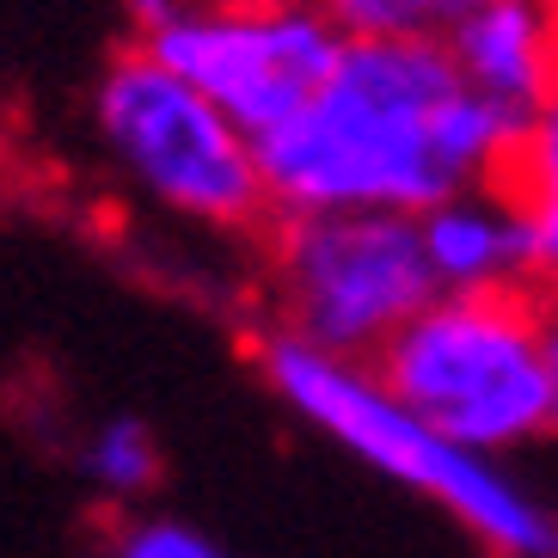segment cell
<instances>
[{
    "label": "cell",
    "mask_w": 558,
    "mask_h": 558,
    "mask_svg": "<svg viewBox=\"0 0 558 558\" xmlns=\"http://www.w3.org/2000/svg\"><path fill=\"white\" fill-rule=\"evenodd\" d=\"M509 142L515 117L460 74L442 32L350 37L326 86L289 123L258 135V166L277 215H424L448 191L497 179Z\"/></svg>",
    "instance_id": "6da1fadb"
},
{
    "label": "cell",
    "mask_w": 558,
    "mask_h": 558,
    "mask_svg": "<svg viewBox=\"0 0 558 558\" xmlns=\"http://www.w3.org/2000/svg\"><path fill=\"white\" fill-rule=\"evenodd\" d=\"M258 368L270 380V393L295 411L301 424L331 436L344 454L368 460L393 485L429 497L485 553H504V558H553L558 553L553 509L541 497H527L497 466V454H478V448L442 436L429 417H417L380 380L375 362L313 350V344H301L295 331H270L258 344Z\"/></svg>",
    "instance_id": "7a4b0ae2"
},
{
    "label": "cell",
    "mask_w": 558,
    "mask_h": 558,
    "mask_svg": "<svg viewBox=\"0 0 558 558\" xmlns=\"http://www.w3.org/2000/svg\"><path fill=\"white\" fill-rule=\"evenodd\" d=\"M380 380L417 417L478 448L515 454L558 436L553 319L541 289H436L375 350Z\"/></svg>",
    "instance_id": "3957f363"
},
{
    "label": "cell",
    "mask_w": 558,
    "mask_h": 558,
    "mask_svg": "<svg viewBox=\"0 0 558 558\" xmlns=\"http://www.w3.org/2000/svg\"><path fill=\"white\" fill-rule=\"evenodd\" d=\"M93 135L148 203L203 228L270 221L258 142L221 105L166 68L148 44L123 50L93 86Z\"/></svg>",
    "instance_id": "277c9868"
},
{
    "label": "cell",
    "mask_w": 558,
    "mask_h": 558,
    "mask_svg": "<svg viewBox=\"0 0 558 558\" xmlns=\"http://www.w3.org/2000/svg\"><path fill=\"white\" fill-rule=\"evenodd\" d=\"M436 295L417 215L399 209H301L270 233V307L277 331L331 356H362Z\"/></svg>",
    "instance_id": "5b68a950"
},
{
    "label": "cell",
    "mask_w": 558,
    "mask_h": 558,
    "mask_svg": "<svg viewBox=\"0 0 558 558\" xmlns=\"http://www.w3.org/2000/svg\"><path fill=\"white\" fill-rule=\"evenodd\" d=\"M258 142L326 86L350 37L319 0H215L142 37Z\"/></svg>",
    "instance_id": "8992f818"
},
{
    "label": "cell",
    "mask_w": 558,
    "mask_h": 558,
    "mask_svg": "<svg viewBox=\"0 0 558 558\" xmlns=\"http://www.w3.org/2000/svg\"><path fill=\"white\" fill-rule=\"evenodd\" d=\"M460 74L522 123L558 86V0H478L442 32Z\"/></svg>",
    "instance_id": "52a82bcc"
},
{
    "label": "cell",
    "mask_w": 558,
    "mask_h": 558,
    "mask_svg": "<svg viewBox=\"0 0 558 558\" xmlns=\"http://www.w3.org/2000/svg\"><path fill=\"white\" fill-rule=\"evenodd\" d=\"M417 240L436 289H534V252H527V221L497 179L448 191L417 215Z\"/></svg>",
    "instance_id": "ba28073f"
},
{
    "label": "cell",
    "mask_w": 558,
    "mask_h": 558,
    "mask_svg": "<svg viewBox=\"0 0 558 558\" xmlns=\"http://www.w3.org/2000/svg\"><path fill=\"white\" fill-rule=\"evenodd\" d=\"M515 209L527 221V252H534V289L558 295V86L515 123L509 160L497 172Z\"/></svg>",
    "instance_id": "9c48e42d"
},
{
    "label": "cell",
    "mask_w": 558,
    "mask_h": 558,
    "mask_svg": "<svg viewBox=\"0 0 558 558\" xmlns=\"http://www.w3.org/2000/svg\"><path fill=\"white\" fill-rule=\"evenodd\" d=\"M81 478L105 504H135L160 485V442L142 417H105L81 448Z\"/></svg>",
    "instance_id": "30bf717a"
},
{
    "label": "cell",
    "mask_w": 558,
    "mask_h": 558,
    "mask_svg": "<svg viewBox=\"0 0 558 558\" xmlns=\"http://www.w3.org/2000/svg\"><path fill=\"white\" fill-rule=\"evenodd\" d=\"M344 37H417L442 32L429 0H319Z\"/></svg>",
    "instance_id": "8fae6325"
},
{
    "label": "cell",
    "mask_w": 558,
    "mask_h": 558,
    "mask_svg": "<svg viewBox=\"0 0 558 558\" xmlns=\"http://www.w3.org/2000/svg\"><path fill=\"white\" fill-rule=\"evenodd\" d=\"M117 553L123 558H215L221 541L179 522V515H142V522H130L117 534Z\"/></svg>",
    "instance_id": "7c38bea8"
},
{
    "label": "cell",
    "mask_w": 558,
    "mask_h": 558,
    "mask_svg": "<svg viewBox=\"0 0 558 558\" xmlns=\"http://www.w3.org/2000/svg\"><path fill=\"white\" fill-rule=\"evenodd\" d=\"M191 7H215V0H123V13H130V25L142 37H148L154 25H166V19L191 13Z\"/></svg>",
    "instance_id": "4fadbf2b"
},
{
    "label": "cell",
    "mask_w": 558,
    "mask_h": 558,
    "mask_svg": "<svg viewBox=\"0 0 558 558\" xmlns=\"http://www.w3.org/2000/svg\"><path fill=\"white\" fill-rule=\"evenodd\" d=\"M436 7V19H442V32H448V19H460L466 7H478V0H429Z\"/></svg>",
    "instance_id": "5bb4252c"
},
{
    "label": "cell",
    "mask_w": 558,
    "mask_h": 558,
    "mask_svg": "<svg viewBox=\"0 0 558 558\" xmlns=\"http://www.w3.org/2000/svg\"><path fill=\"white\" fill-rule=\"evenodd\" d=\"M546 319H553V368H558V295H546Z\"/></svg>",
    "instance_id": "9a60e30c"
}]
</instances>
